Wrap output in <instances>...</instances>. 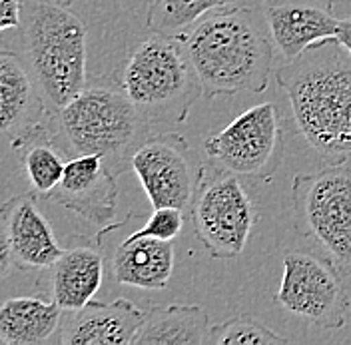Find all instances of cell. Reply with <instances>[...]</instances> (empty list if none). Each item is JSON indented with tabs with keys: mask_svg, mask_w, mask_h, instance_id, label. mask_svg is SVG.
<instances>
[{
	"mask_svg": "<svg viewBox=\"0 0 351 345\" xmlns=\"http://www.w3.org/2000/svg\"><path fill=\"white\" fill-rule=\"evenodd\" d=\"M293 122L328 164L351 158V54L337 38L309 44L276 72Z\"/></svg>",
	"mask_w": 351,
	"mask_h": 345,
	"instance_id": "obj_1",
	"label": "cell"
},
{
	"mask_svg": "<svg viewBox=\"0 0 351 345\" xmlns=\"http://www.w3.org/2000/svg\"><path fill=\"white\" fill-rule=\"evenodd\" d=\"M178 38L206 100L265 92L274 68V38L258 8L240 6L206 14Z\"/></svg>",
	"mask_w": 351,
	"mask_h": 345,
	"instance_id": "obj_2",
	"label": "cell"
},
{
	"mask_svg": "<svg viewBox=\"0 0 351 345\" xmlns=\"http://www.w3.org/2000/svg\"><path fill=\"white\" fill-rule=\"evenodd\" d=\"M52 124L64 150L102 156L116 176L130 170L132 154L152 128L116 76L86 84L52 114Z\"/></svg>",
	"mask_w": 351,
	"mask_h": 345,
	"instance_id": "obj_3",
	"label": "cell"
},
{
	"mask_svg": "<svg viewBox=\"0 0 351 345\" xmlns=\"http://www.w3.org/2000/svg\"><path fill=\"white\" fill-rule=\"evenodd\" d=\"M24 58L50 112H58L86 86V24L68 6L24 0Z\"/></svg>",
	"mask_w": 351,
	"mask_h": 345,
	"instance_id": "obj_4",
	"label": "cell"
},
{
	"mask_svg": "<svg viewBox=\"0 0 351 345\" xmlns=\"http://www.w3.org/2000/svg\"><path fill=\"white\" fill-rule=\"evenodd\" d=\"M150 124H182L202 96L196 70L178 36L152 32L134 48L118 78Z\"/></svg>",
	"mask_w": 351,
	"mask_h": 345,
	"instance_id": "obj_5",
	"label": "cell"
},
{
	"mask_svg": "<svg viewBox=\"0 0 351 345\" xmlns=\"http://www.w3.org/2000/svg\"><path fill=\"white\" fill-rule=\"evenodd\" d=\"M293 228L329 258L343 278H351V168L328 164L300 172L291 182Z\"/></svg>",
	"mask_w": 351,
	"mask_h": 345,
	"instance_id": "obj_6",
	"label": "cell"
},
{
	"mask_svg": "<svg viewBox=\"0 0 351 345\" xmlns=\"http://www.w3.org/2000/svg\"><path fill=\"white\" fill-rule=\"evenodd\" d=\"M197 243L212 259L240 258L258 222V210L238 176L206 164L188 212Z\"/></svg>",
	"mask_w": 351,
	"mask_h": 345,
	"instance_id": "obj_7",
	"label": "cell"
},
{
	"mask_svg": "<svg viewBox=\"0 0 351 345\" xmlns=\"http://www.w3.org/2000/svg\"><path fill=\"white\" fill-rule=\"evenodd\" d=\"M204 150L219 170L252 182H269L284 160V118L274 102L256 104L226 128L210 134Z\"/></svg>",
	"mask_w": 351,
	"mask_h": 345,
	"instance_id": "obj_8",
	"label": "cell"
},
{
	"mask_svg": "<svg viewBox=\"0 0 351 345\" xmlns=\"http://www.w3.org/2000/svg\"><path fill=\"white\" fill-rule=\"evenodd\" d=\"M276 303L287 313L322 329L335 331L348 324L350 296L343 276L324 254L287 252Z\"/></svg>",
	"mask_w": 351,
	"mask_h": 345,
	"instance_id": "obj_9",
	"label": "cell"
},
{
	"mask_svg": "<svg viewBox=\"0 0 351 345\" xmlns=\"http://www.w3.org/2000/svg\"><path fill=\"white\" fill-rule=\"evenodd\" d=\"M130 170L138 176L152 208H178L188 214L206 164L197 160L184 136L156 132L132 154Z\"/></svg>",
	"mask_w": 351,
	"mask_h": 345,
	"instance_id": "obj_10",
	"label": "cell"
},
{
	"mask_svg": "<svg viewBox=\"0 0 351 345\" xmlns=\"http://www.w3.org/2000/svg\"><path fill=\"white\" fill-rule=\"evenodd\" d=\"M118 176L106 160L96 154H80L66 162L64 176L56 190L48 195L54 202L88 224L104 228L112 224L118 208Z\"/></svg>",
	"mask_w": 351,
	"mask_h": 345,
	"instance_id": "obj_11",
	"label": "cell"
},
{
	"mask_svg": "<svg viewBox=\"0 0 351 345\" xmlns=\"http://www.w3.org/2000/svg\"><path fill=\"white\" fill-rule=\"evenodd\" d=\"M146 311L130 300L94 302L64 311L56 342L60 345H136Z\"/></svg>",
	"mask_w": 351,
	"mask_h": 345,
	"instance_id": "obj_12",
	"label": "cell"
},
{
	"mask_svg": "<svg viewBox=\"0 0 351 345\" xmlns=\"http://www.w3.org/2000/svg\"><path fill=\"white\" fill-rule=\"evenodd\" d=\"M263 16L287 60L300 56L309 44L335 38L339 26L335 0H263Z\"/></svg>",
	"mask_w": 351,
	"mask_h": 345,
	"instance_id": "obj_13",
	"label": "cell"
},
{
	"mask_svg": "<svg viewBox=\"0 0 351 345\" xmlns=\"http://www.w3.org/2000/svg\"><path fill=\"white\" fill-rule=\"evenodd\" d=\"M34 192L16 194L0 206V219L6 226L16 270H48L62 254V246L44 216Z\"/></svg>",
	"mask_w": 351,
	"mask_h": 345,
	"instance_id": "obj_14",
	"label": "cell"
},
{
	"mask_svg": "<svg viewBox=\"0 0 351 345\" xmlns=\"http://www.w3.org/2000/svg\"><path fill=\"white\" fill-rule=\"evenodd\" d=\"M52 118L26 58L0 50V132L16 142Z\"/></svg>",
	"mask_w": 351,
	"mask_h": 345,
	"instance_id": "obj_15",
	"label": "cell"
},
{
	"mask_svg": "<svg viewBox=\"0 0 351 345\" xmlns=\"http://www.w3.org/2000/svg\"><path fill=\"white\" fill-rule=\"evenodd\" d=\"M104 241L98 237L74 234L46 272L50 283V298L64 311L86 305L98 294L104 278Z\"/></svg>",
	"mask_w": 351,
	"mask_h": 345,
	"instance_id": "obj_16",
	"label": "cell"
},
{
	"mask_svg": "<svg viewBox=\"0 0 351 345\" xmlns=\"http://www.w3.org/2000/svg\"><path fill=\"white\" fill-rule=\"evenodd\" d=\"M174 246L168 239L132 232L112 256V274L120 285L138 289H164L174 272Z\"/></svg>",
	"mask_w": 351,
	"mask_h": 345,
	"instance_id": "obj_17",
	"label": "cell"
},
{
	"mask_svg": "<svg viewBox=\"0 0 351 345\" xmlns=\"http://www.w3.org/2000/svg\"><path fill=\"white\" fill-rule=\"evenodd\" d=\"M64 309L43 298H10L0 303V342L38 345L56 340Z\"/></svg>",
	"mask_w": 351,
	"mask_h": 345,
	"instance_id": "obj_18",
	"label": "cell"
},
{
	"mask_svg": "<svg viewBox=\"0 0 351 345\" xmlns=\"http://www.w3.org/2000/svg\"><path fill=\"white\" fill-rule=\"evenodd\" d=\"M10 146L19 154L22 172L30 184V192H34L40 200H46L60 184L66 168L62 158L64 146L58 140L52 118L40 128L22 136L21 140L10 142Z\"/></svg>",
	"mask_w": 351,
	"mask_h": 345,
	"instance_id": "obj_19",
	"label": "cell"
},
{
	"mask_svg": "<svg viewBox=\"0 0 351 345\" xmlns=\"http://www.w3.org/2000/svg\"><path fill=\"white\" fill-rule=\"evenodd\" d=\"M210 331L208 313L197 305L150 307L136 345H204Z\"/></svg>",
	"mask_w": 351,
	"mask_h": 345,
	"instance_id": "obj_20",
	"label": "cell"
},
{
	"mask_svg": "<svg viewBox=\"0 0 351 345\" xmlns=\"http://www.w3.org/2000/svg\"><path fill=\"white\" fill-rule=\"evenodd\" d=\"M240 6L245 0H150L146 24L156 34L182 36L206 14Z\"/></svg>",
	"mask_w": 351,
	"mask_h": 345,
	"instance_id": "obj_21",
	"label": "cell"
},
{
	"mask_svg": "<svg viewBox=\"0 0 351 345\" xmlns=\"http://www.w3.org/2000/svg\"><path fill=\"white\" fill-rule=\"evenodd\" d=\"M208 345H287L289 340L278 335L267 325L254 320L252 316L238 313L230 320L210 327Z\"/></svg>",
	"mask_w": 351,
	"mask_h": 345,
	"instance_id": "obj_22",
	"label": "cell"
},
{
	"mask_svg": "<svg viewBox=\"0 0 351 345\" xmlns=\"http://www.w3.org/2000/svg\"><path fill=\"white\" fill-rule=\"evenodd\" d=\"M184 217H186V212H182L178 208H154L152 216L148 217L146 224L140 230H136V232L142 234V236L172 241L182 232Z\"/></svg>",
	"mask_w": 351,
	"mask_h": 345,
	"instance_id": "obj_23",
	"label": "cell"
},
{
	"mask_svg": "<svg viewBox=\"0 0 351 345\" xmlns=\"http://www.w3.org/2000/svg\"><path fill=\"white\" fill-rule=\"evenodd\" d=\"M24 21V0H0V32L21 28Z\"/></svg>",
	"mask_w": 351,
	"mask_h": 345,
	"instance_id": "obj_24",
	"label": "cell"
},
{
	"mask_svg": "<svg viewBox=\"0 0 351 345\" xmlns=\"http://www.w3.org/2000/svg\"><path fill=\"white\" fill-rule=\"evenodd\" d=\"M14 270H16V263H14V256H12L8 232H6L4 222L0 219V280L8 278Z\"/></svg>",
	"mask_w": 351,
	"mask_h": 345,
	"instance_id": "obj_25",
	"label": "cell"
},
{
	"mask_svg": "<svg viewBox=\"0 0 351 345\" xmlns=\"http://www.w3.org/2000/svg\"><path fill=\"white\" fill-rule=\"evenodd\" d=\"M335 38L339 40V44L348 50L351 54V16L348 19H341L339 21V26H337V34Z\"/></svg>",
	"mask_w": 351,
	"mask_h": 345,
	"instance_id": "obj_26",
	"label": "cell"
},
{
	"mask_svg": "<svg viewBox=\"0 0 351 345\" xmlns=\"http://www.w3.org/2000/svg\"><path fill=\"white\" fill-rule=\"evenodd\" d=\"M46 2H54V4H60V6H70V4H74L76 0H46Z\"/></svg>",
	"mask_w": 351,
	"mask_h": 345,
	"instance_id": "obj_27",
	"label": "cell"
},
{
	"mask_svg": "<svg viewBox=\"0 0 351 345\" xmlns=\"http://www.w3.org/2000/svg\"><path fill=\"white\" fill-rule=\"evenodd\" d=\"M0 344H2V342H0Z\"/></svg>",
	"mask_w": 351,
	"mask_h": 345,
	"instance_id": "obj_28",
	"label": "cell"
}]
</instances>
